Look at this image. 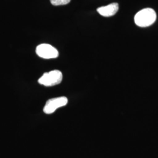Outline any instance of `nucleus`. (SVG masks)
Returning a JSON list of instances; mask_svg holds the SVG:
<instances>
[{"label": "nucleus", "mask_w": 158, "mask_h": 158, "mask_svg": "<svg viewBox=\"0 0 158 158\" xmlns=\"http://www.w3.org/2000/svg\"><path fill=\"white\" fill-rule=\"evenodd\" d=\"M68 102V98L66 97L51 98L46 102L45 106L44 108V112L47 114H52L57 108L66 106Z\"/></svg>", "instance_id": "nucleus-3"}, {"label": "nucleus", "mask_w": 158, "mask_h": 158, "mask_svg": "<svg viewBox=\"0 0 158 158\" xmlns=\"http://www.w3.org/2000/svg\"><path fill=\"white\" fill-rule=\"evenodd\" d=\"M36 53L39 56L46 59H55L59 56V52L56 49L46 44L38 46L36 49Z\"/></svg>", "instance_id": "nucleus-4"}, {"label": "nucleus", "mask_w": 158, "mask_h": 158, "mask_svg": "<svg viewBox=\"0 0 158 158\" xmlns=\"http://www.w3.org/2000/svg\"><path fill=\"white\" fill-rule=\"evenodd\" d=\"M118 3H112L107 6L99 7L97 9V12L103 17H110L114 15L118 11Z\"/></svg>", "instance_id": "nucleus-5"}, {"label": "nucleus", "mask_w": 158, "mask_h": 158, "mask_svg": "<svg viewBox=\"0 0 158 158\" xmlns=\"http://www.w3.org/2000/svg\"><path fill=\"white\" fill-rule=\"evenodd\" d=\"M71 0H50L53 6H64L69 4Z\"/></svg>", "instance_id": "nucleus-6"}, {"label": "nucleus", "mask_w": 158, "mask_h": 158, "mask_svg": "<svg viewBox=\"0 0 158 158\" xmlns=\"http://www.w3.org/2000/svg\"><path fill=\"white\" fill-rule=\"evenodd\" d=\"M156 19V14L150 8H144L136 14L134 21L136 25L139 27H148L152 25Z\"/></svg>", "instance_id": "nucleus-1"}, {"label": "nucleus", "mask_w": 158, "mask_h": 158, "mask_svg": "<svg viewBox=\"0 0 158 158\" xmlns=\"http://www.w3.org/2000/svg\"><path fill=\"white\" fill-rule=\"evenodd\" d=\"M63 79L62 72L58 70L45 73L38 80V83L46 87H51L60 84Z\"/></svg>", "instance_id": "nucleus-2"}]
</instances>
